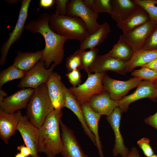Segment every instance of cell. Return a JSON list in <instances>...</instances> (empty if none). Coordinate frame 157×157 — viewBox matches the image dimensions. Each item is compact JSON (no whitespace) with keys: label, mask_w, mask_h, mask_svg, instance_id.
<instances>
[{"label":"cell","mask_w":157,"mask_h":157,"mask_svg":"<svg viewBox=\"0 0 157 157\" xmlns=\"http://www.w3.org/2000/svg\"><path fill=\"white\" fill-rule=\"evenodd\" d=\"M50 16L48 13H43L37 19L29 22L25 27L31 33H39L43 37L45 47L40 60L44 63L46 68H49L52 63L56 67L62 62L65 57V44L69 40L67 37L56 34L50 29Z\"/></svg>","instance_id":"obj_1"},{"label":"cell","mask_w":157,"mask_h":157,"mask_svg":"<svg viewBox=\"0 0 157 157\" xmlns=\"http://www.w3.org/2000/svg\"><path fill=\"white\" fill-rule=\"evenodd\" d=\"M63 115L62 109H54L38 128V151L47 157H56L60 153L62 141L60 126Z\"/></svg>","instance_id":"obj_2"},{"label":"cell","mask_w":157,"mask_h":157,"mask_svg":"<svg viewBox=\"0 0 157 157\" xmlns=\"http://www.w3.org/2000/svg\"><path fill=\"white\" fill-rule=\"evenodd\" d=\"M49 26L56 34L81 42L91 34L83 21L76 17L53 13L50 16Z\"/></svg>","instance_id":"obj_3"},{"label":"cell","mask_w":157,"mask_h":157,"mask_svg":"<svg viewBox=\"0 0 157 157\" xmlns=\"http://www.w3.org/2000/svg\"><path fill=\"white\" fill-rule=\"evenodd\" d=\"M26 108V115L29 121L39 128L54 109L49 97L46 83L35 89Z\"/></svg>","instance_id":"obj_4"},{"label":"cell","mask_w":157,"mask_h":157,"mask_svg":"<svg viewBox=\"0 0 157 157\" xmlns=\"http://www.w3.org/2000/svg\"><path fill=\"white\" fill-rule=\"evenodd\" d=\"M105 73L88 74L87 78L83 84L70 87L68 90L81 105L94 95L105 90L102 84L103 78Z\"/></svg>","instance_id":"obj_5"},{"label":"cell","mask_w":157,"mask_h":157,"mask_svg":"<svg viewBox=\"0 0 157 157\" xmlns=\"http://www.w3.org/2000/svg\"><path fill=\"white\" fill-rule=\"evenodd\" d=\"M67 15L81 19L91 34L96 32L101 27V24L97 21L99 15L87 7L83 0H69L67 6Z\"/></svg>","instance_id":"obj_6"},{"label":"cell","mask_w":157,"mask_h":157,"mask_svg":"<svg viewBox=\"0 0 157 157\" xmlns=\"http://www.w3.org/2000/svg\"><path fill=\"white\" fill-rule=\"evenodd\" d=\"M20 1L21 6L15 26L13 31L9 33L8 39L3 43L1 47L0 64L1 65H3L5 63L11 46L19 39L25 29V24L28 16V9L31 1L22 0Z\"/></svg>","instance_id":"obj_7"},{"label":"cell","mask_w":157,"mask_h":157,"mask_svg":"<svg viewBox=\"0 0 157 157\" xmlns=\"http://www.w3.org/2000/svg\"><path fill=\"white\" fill-rule=\"evenodd\" d=\"M55 67L53 63L49 68H46L44 63L40 60L26 72L20 79L18 87L22 88H37L42 84L47 83Z\"/></svg>","instance_id":"obj_8"},{"label":"cell","mask_w":157,"mask_h":157,"mask_svg":"<svg viewBox=\"0 0 157 157\" xmlns=\"http://www.w3.org/2000/svg\"><path fill=\"white\" fill-rule=\"evenodd\" d=\"M135 77L125 81L113 79L105 74L102 79V84L105 90L109 94L113 100L119 101L131 89L137 87L142 81Z\"/></svg>","instance_id":"obj_9"},{"label":"cell","mask_w":157,"mask_h":157,"mask_svg":"<svg viewBox=\"0 0 157 157\" xmlns=\"http://www.w3.org/2000/svg\"><path fill=\"white\" fill-rule=\"evenodd\" d=\"M157 23L150 20L147 22L126 33L120 37L132 47L134 52L141 50L148 36Z\"/></svg>","instance_id":"obj_10"},{"label":"cell","mask_w":157,"mask_h":157,"mask_svg":"<svg viewBox=\"0 0 157 157\" xmlns=\"http://www.w3.org/2000/svg\"><path fill=\"white\" fill-rule=\"evenodd\" d=\"M62 147L60 152L63 157H88L84 153L73 131L60 120Z\"/></svg>","instance_id":"obj_11"},{"label":"cell","mask_w":157,"mask_h":157,"mask_svg":"<svg viewBox=\"0 0 157 157\" xmlns=\"http://www.w3.org/2000/svg\"><path fill=\"white\" fill-rule=\"evenodd\" d=\"M126 62L108 55H98L87 72L88 74L106 73L108 71L115 72L122 75L127 72Z\"/></svg>","instance_id":"obj_12"},{"label":"cell","mask_w":157,"mask_h":157,"mask_svg":"<svg viewBox=\"0 0 157 157\" xmlns=\"http://www.w3.org/2000/svg\"><path fill=\"white\" fill-rule=\"evenodd\" d=\"M18 130L24 144L31 150V157H40L38 155V128L29 120L26 115H22L19 122Z\"/></svg>","instance_id":"obj_13"},{"label":"cell","mask_w":157,"mask_h":157,"mask_svg":"<svg viewBox=\"0 0 157 157\" xmlns=\"http://www.w3.org/2000/svg\"><path fill=\"white\" fill-rule=\"evenodd\" d=\"M35 89L22 88L13 94L6 97L0 103V110L8 113H13L26 108Z\"/></svg>","instance_id":"obj_14"},{"label":"cell","mask_w":157,"mask_h":157,"mask_svg":"<svg viewBox=\"0 0 157 157\" xmlns=\"http://www.w3.org/2000/svg\"><path fill=\"white\" fill-rule=\"evenodd\" d=\"M156 90L153 82L146 80L142 81L133 93L126 96L118 101L119 107L122 113L127 111L129 105L136 100L146 98L155 99L157 97Z\"/></svg>","instance_id":"obj_15"},{"label":"cell","mask_w":157,"mask_h":157,"mask_svg":"<svg viewBox=\"0 0 157 157\" xmlns=\"http://www.w3.org/2000/svg\"><path fill=\"white\" fill-rule=\"evenodd\" d=\"M121 112L119 107L114 108L106 119L110 124L115 134V143L113 149V154L114 156L119 154L122 157H126L130 151L124 145L123 138L119 129L121 119Z\"/></svg>","instance_id":"obj_16"},{"label":"cell","mask_w":157,"mask_h":157,"mask_svg":"<svg viewBox=\"0 0 157 157\" xmlns=\"http://www.w3.org/2000/svg\"><path fill=\"white\" fill-rule=\"evenodd\" d=\"M22 115L20 110L10 113L0 110V138L5 144L15 134Z\"/></svg>","instance_id":"obj_17"},{"label":"cell","mask_w":157,"mask_h":157,"mask_svg":"<svg viewBox=\"0 0 157 157\" xmlns=\"http://www.w3.org/2000/svg\"><path fill=\"white\" fill-rule=\"evenodd\" d=\"M61 80V76L53 72L46 83L49 97L55 109H62L64 107L65 95Z\"/></svg>","instance_id":"obj_18"},{"label":"cell","mask_w":157,"mask_h":157,"mask_svg":"<svg viewBox=\"0 0 157 157\" xmlns=\"http://www.w3.org/2000/svg\"><path fill=\"white\" fill-rule=\"evenodd\" d=\"M87 102L94 111L107 116L110 115L115 108L119 107L118 101L113 99L106 90L94 95Z\"/></svg>","instance_id":"obj_19"},{"label":"cell","mask_w":157,"mask_h":157,"mask_svg":"<svg viewBox=\"0 0 157 157\" xmlns=\"http://www.w3.org/2000/svg\"><path fill=\"white\" fill-rule=\"evenodd\" d=\"M63 88L65 95L64 107L70 110L75 115L81 123L85 133L96 146L95 137L90 131L85 122L80 104L64 84Z\"/></svg>","instance_id":"obj_20"},{"label":"cell","mask_w":157,"mask_h":157,"mask_svg":"<svg viewBox=\"0 0 157 157\" xmlns=\"http://www.w3.org/2000/svg\"><path fill=\"white\" fill-rule=\"evenodd\" d=\"M85 122L91 132L95 137L96 147L100 157H104L102 145L98 132V123L101 115L94 111L87 102L81 105Z\"/></svg>","instance_id":"obj_21"},{"label":"cell","mask_w":157,"mask_h":157,"mask_svg":"<svg viewBox=\"0 0 157 157\" xmlns=\"http://www.w3.org/2000/svg\"><path fill=\"white\" fill-rule=\"evenodd\" d=\"M150 20L146 11L138 6L122 22L117 24L123 33L128 32L147 22Z\"/></svg>","instance_id":"obj_22"},{"label":"cell","mask_w":157,"mask_h":157,"mask_svg":"<svg viewBox=\"0 0 157 157\" xmlns=\"http://www.w3.org/2000/svg\"><path fill=\"white\" fill-rule=\"evenodd\" d=\"M112 18L117 24L123 21L138 6L131 0H111Z\"/></svg>","instance_id":"obj_23"},{"label":"cell","mask_w":157,"mask_h":157,"mask_svg":"<svg viewBox=\"0 0 157 157\" xmlns=\"http://www.w3.org/2000/svg\"><path fill=\"white\" fill-rule=\"evenodd\" d=\"M43 51V50L35 52L18 51L12 65L22 70L28 71L40 60Z\"/></svg>","instance_id":"obj_24"},{"label":"cell","mask_w":157,"mask_h":157,"mask_svg":"<svg viewBox=\"0 0 157 157\" xmlns=\"http://www.w3.org/2000/svg\"><path fill=\"white\" fill-rule=\"evenodd\" d=\"M111 31L109 25L106 22L101 24L99 30L91 34L88 37L81 42L80 49L85 50L94 48L104 42Z\"/></svg>","instance_id":"obj_25"},{"label":"cell","mask_w":157,"mask_h":157,"mask_svg":"<svg viewBox=\"0 0 157 157\" xmlns=\"http://www.w3.org/2000/svg\"><path fill=\"white\" fill-rule=\"evenodd\" d=\"M157 58V49L140 50L135 52L126 62L127 72L132 71L136 67L147 64Z\"/></svg>","instance_id":"obj_26"},{"label":"cell","mask_w":157,"mask_h":157,"mask_svg":"<svg viewBox=\"0 0 157 157\" xmlns=\"http://www.w3.org/2000/svg\"><path fill=\"white\" fill-rule=\"evenodd\" d=\"M134 53L131 46L120 37L117 43L106 54L120 61L127 62Z\"/></svg>","instance_id":"obj_27"},{"label":"cell","mask_w":157,"mask_h":157,"mask_svg":"<svg viewBox=\"0 0 157 157\" xmlns=\"http://www.w3.org/2000/svg\"><path fill=\"white\" fill-rule=\"evenodd\" d=\"M27 71L22 70L12 65L0 73V89L8 82L23 77Z\"/></svg>","instance_id":"obj_28"},{"label":"cell","mask_w":157,"mask_h":157,"mask_svg":"<svg viewBox=\"0 0 157 157\" xmlns=\"http://www.w3.org/2000/svg\"><path fill=\"white\" fill-rule=\"evenodd\" d=\"M76 51L81 57V65L80 69H83L87 72L98 55L99 50L94 48L88 51L79 49Z\"/></svg>","instance_id":"obj_29"},{"label":"cell","mask_w":157,"mask_h":157,"mask_svg":"<svg viewBox=\"0 0 157 157\" xmlns=\"http://www.w3.org/2000/svg\"><path fill=\"white\" fill-rule=\"evenodd\" d=\"M138 6L144 9L148 14L150 20L157 23L156 0H133Z\"/></svg>","instance_id":"obj_30"},{"label":"cell","mask_w":157,"mask_h":157,"mask_svg":"<svg viewBox=\"0 0 157 157\" xmlns=\"http://www.w3.org/2000/svg\"><path fill=\"white\" fill-rule=\"evenodd\" d=\"M131 75L141 80L153 82L157 80V71L151 69L142 67L140 69L134 70Z\"/></svg>","instance_id":"obj_31"},{"label":"cell","mask_w":157,"mask_h":157,"mask_svg":"<svg viewBox=\"0 0 157 157\" xmlns=\"http://www.w3.org/2000/svg\"><path fill=\"white\" fill-rule=\"evenodd\" d=\"M91 9L98 14L106 13L111 15L112 10L111 0H94L93 6Z\"/></svg>","instance_id":"obj_32"},{"label":"cell","mask_w":157,"mask_h":157,"mask_svg":"<svg viewBox=\"0 0 157 157\" xmlns=\"http://www.w3.org/2000/svg\"><path fill=\"white\" fill-rule=\"evenodd\" d=\"M81 65V57L76 51L67 58L66 66L68 72L76 69H79Z\"/></svg>","instance_id":"obj_33"},{"label":"cell","mask_w":157,"mask_h":157,"mask_svg":"<svg viewBox=\"0 0 157 157\" xmlns=\"http://www.w3.org/2000/svg\"><path fill=\"white\" fill-rule=\"evenodd\" d=\"M157 49V24L151 32L141 50Z\"/></svg>","instance_id":"obj_34"},{"label":"cell","mask_w":157,"mask_h":157,"mask_svg":"<svg viewBox=\"0 0 157 157\" xmlns=\"http://www.w3.org/2000/svg\"><path fill=\"white\" fill-rule=\"evenodd\" d=\"M149 139L143 138L138 141L137 143L142 151L144 154L147 157H150L154 154L149 144Z\"/></svg>","instance_id":"obj_35"},{"label":"cell","mask_w":157,"mask_h":157,"mask_svg":"<svg viewBox=\"0 0 157 157\" xmlns=\"http://www.w3.org/2000/svg\"><path fill=\"white\" fill-rule=\"evenodd\" d=\"M66 76L73 87H76L80 85L81 81V75L79 69H76L68 72Z\"/></svg>","instance_id":"obj_36"},{"label":"cell","mask_w":157,"mask_h":157,"mask_svg":"<svg viewBox=\"0 0 157 157\" xmlns=\"http://www.w3.org/2000/svg\"><path fill=\"white\" fill-rule=\"evenodd\" d=\"M68 0H55L56 9L55 13L57 15L65 16L67 15V8Z\"/></svg>","instance_id":"obj_37"},{"label":"cell","mask_w":157,"mask_h":157,"mask_svg":"<svg viewBox=\"0 0 157 157\" xmlns=\"http://www.w3.org/2000/svg\"><path fill=\"white\" fill-rule=\"evenodd\" d=\"M144 121L146 124L157 130V111L154 115L145 118Z\"/></svg>","instance_id":"obj_38"},{"label":"cell","mask_w":157,"mask_h":157,"mask_svg":"<svg viewBox=\"0 0 157 157\" xmlns=\"http://www.w3.org/2000/svg\"><path fill=\"white\" fill-rule=\"evenodd\" d=\"M17 149L26 157L32 155V153L30 149L24 144L18 146Z\"/></svg>","instance_id":"obj_39"},{"label":"cell","mask_w":157,"mask_h":157,"mask_svg":"<svg viewBox=\"0 0 157 157\" xmlns=\"http://www.w3.org/2000/svg\"><path fill=\"white\" fill-rule=\"evenodd\" d=\"M141 67L147 68L157 71V58L151 61L150 62L143 65Z\"/></svg>","instance_id":"obj_40"},{"label":"cell","mask_w":157,"mask_h":157,"mask_svg":"<svg viewBox=\"0 0 157 157\" xmlns=\"http://www.w3.org/2000/svg\"><path fill=\"white\" fill-rule=\"evenodd\" d=\"M54 3L53 0H40L39 4L40 7L47 8L51 6Z\"/></svg>","instance_id":"obj_41"},{"label":"cell","mask_w":157,"mask_h":157,"mask_svg":"<svg viewBox=\"0 0 157 157\" xmlns=\"http://www.w3.org/2000/svg\"><path fill=\"white\" fill-rule=\"evenodd\" d=\"M126 157H141L139 152L135 147H133L131 150Z\"/></svg>","instance_id":"obj_42"},{"label":"cell","mask_w":157,"mask_h":157,"mask_svg":"<svg viewBox=\"0 0 157 157\" xmlns=\"http://www.w3.org/2000/svg\"><path fill=\"white\" fill-rule=\"evenodd\" d=\"M83 1L85 5L91 9L93 6L94 0H83Z\"/></svg>","instance_id":"obj_43"},{"label":"cell","mask_w":157,"mask_h":157,"mask_svg":"<svg viewBox=\"0 0 157 157\" xmlns=\"http://www.w3.org/2000/svg\"><path fill=\"white\" fill-rule=\"evenodd\" d=\"M7 94L1 88L0 89V103L4 99L7 97Z\"/></svg>","instance_id":"obj_44"},{"label":"cell","mask_w":157,"mask_h":157,"mask_svg":"<svg viewBox=\"0 0 157 157\" xmlns=\"http://www.w3.org/2000/svg\"><path fill=\"white\" fill-rule=\"evenodd\" d=\"M18 1V0H6V1L7 3L10 4H15V3Z\"/></svg>","instance_id":"obj_45"},{"label":"cell","mask_w":157,"mask_h":157,"mask_svg":"<svg viewBox=\"0 0 157 157\" xmlns=\"http://www.w3.org/2000/svg\"><path fill=\"white\" fill-rule=\"evenodd\" d=\"M15 157H26L20 152L18 153L15 155Z\"/></svg>","instance_id":"obj_46"},{"label":"cell","mask_w":157,"mask_h":157,"mask_svg":"<svg viewBox=\"0 0 157 157\" xmlns=\"http://www.w3.org/2000/svg\"><path fill=\"white\" fill-rule=\"evenodd\" d=\"M156 88L157 89V80L153 82Z\"/></svg>","instance_id":"obj_47"},{"label":"cell","mask_w":157,"mask_h":157,"mask_svg":"<svg viewBox=\"0 0 157 157\" xmlns=\"http://www.w3.org/2000/svg\"><path fill=\"white\" fill-rule=\"evenodd\" d=\"M150 157H157V155L154 154V155Z\"/></svg>","instance_id":"obj_48"},{"label":"cell","mask_w":157,"mask_h":157,"mask_svg":"<svg viewBox=\"0 0 157 157\" xmlns=\"http://www.w3.org/2000/svg\"><path fill=\"white\" fill-rule=\"evenodd\" d=\"M156 95L157 97V89L156 90Z\"/></svg>","instance_id":"obj_49"}]
</instances>
